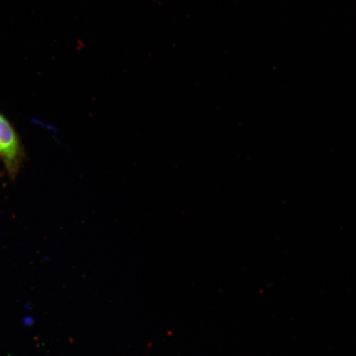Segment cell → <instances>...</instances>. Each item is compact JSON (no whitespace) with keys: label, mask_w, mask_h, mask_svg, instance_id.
Masks as SVG:
<instances>
[{"label":"cell","mask_w":356,"mask_h":356,"mask_svg":"<svg viewBox=\"0 0 356 356\" xmlns=\"http://www.w3.org/2000/svg\"><path fill=\"white\" fill-rule=\"evenodd\" d=\"M0 159L8 175L15 178L19 172L24 152L17 134L2 114H0Z\"/></svg>","instance_id":"cell-1"},{"label":"cell","mask_w":356,"mask_h":356,"mask_svg":"<svg viewBox=\"0 0 356 356\" xmlns=\"http://www.w3.org/2000/svg\"><path fill=\"white\" fill-rule=\"evenodd\" d=\"M0 177H1V172H0Z\"/></svg>","instance_id":"cell-2"}]
</instances>
